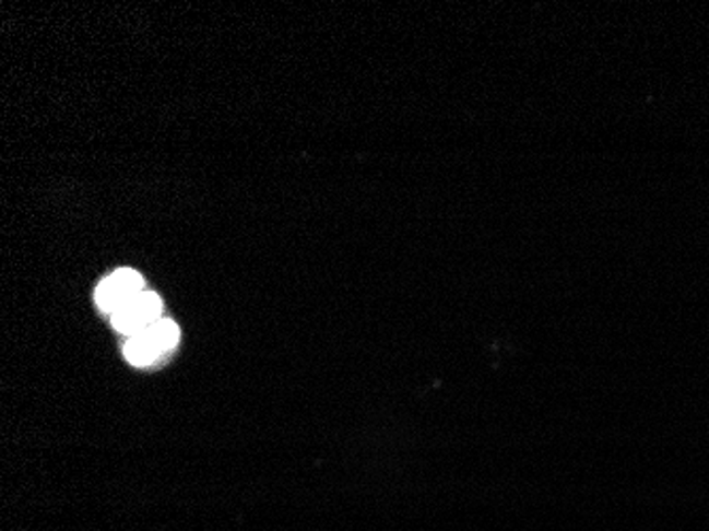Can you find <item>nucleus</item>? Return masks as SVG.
I'll return each mask as SVG.
<instances>
[{
	"label": "nucleus",
	"instance_id": "nucleus-1",
	"mask_svg": "<svg viewBox=\"0 0 709 531\" xmlns=\"http://www.w3.org/2000/svg\"><path fill=\"white\" fill-rule=\"evenodd\" d=\"M159 319H162V300L151 292H143L113 315V326L121 334L134 337L151 328L153 323H157Z\"/></svg>",
	"mask_w": 709,
	"mask_h": 531
},
{
	"label": "nucleus",
	"instance_id": "nucleus-2",
	"mask_svg": "<svg viewBox=\"0 0 709 531\" xmlns=\"http://www.w3.org/2000/svg\"><path fill=\"white\" fill-rule=\"evenodd\" d=\"M139 294H143V276L137 270L123 268L113 272L111 276L101 283V287L96 290V303L105 312L115 315Z\"/></svg>",
	"mask_w": 709,
	"mask_h": 531
},
{
	"label": "nucleus",
	"instance_id": "nucleus-3",
	"mask_svg": "<svg viewBox=\"0 0 709 531\" xmlns=\"http://www.w3.org/2000/svg\"><path fill=\"white\" fill-rule=\"evenodd\" d=\"M123 353H126V359L134 366H150L157 357L164 355L159 344L153 341L150 330H143V332L130 337V341L126 342V346H123Z\"/></svg>",
	"mask_w": 709,
	"mask_h": 531
},
{
	"label": "nucleus",
	"instance_id": "nucleus-4",
	"mask_svg": "<svg viewBox=\"0 0 709 531\" xmlns=\"http://www.w3.org/2000/svg\"><path fill=\"white\" fill-rule=\"evenodd\" d=\"M151 332V337L155 339V342L159 344V349L166 353V351H170L173 346H177V342H179V337H181V332H179V326L175 323V321H170V319H159L157 323H153L151 328H147Z\"/></svg>",
	"mask_w": 709,
	"mask_h": 531
}]
</instances>
